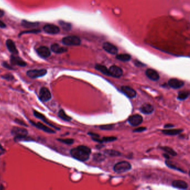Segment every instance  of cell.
<instances>
[{
  "mask_svg": "<svg viewBox=\"0 0 190 190\" xmlns=\"http://www.w3.org/2000/svg\"><path fill=\"white\" fill-rule=\"evenodd\" d=\"M90 153V148L85 146H79L70 151V155L73 158L82 162L88 160Z\"/></svg>",
  "mask_w": 190,
  "mask_h": 190,
  "instance_id": "obj_1",
  "label": "cell"
},
{
  "mask_svg": "<svg viewBox=\"0 0 190 190\" xmlns=\"http://www.w3.org/2000/svg\"><path fill=\"white\" fill-rule=\"evenodd\" d=\"M132 168V166L127 161H121L114 165V171L117 173H122L130 171Z\"/></svg>",
  "mask_w": 190,
  "mask_h": 190,
  "instance_id": "obj_2",
  "label": "cell"
},
{
  "mask_svg": "<svg viewBox=\"0 0 190 190\" xmlns=\"http://www.w3.org/2000/svg\"><path fill=\"white\" fill-rule=\"evenodd\" d=\"M11 133L17 139H22L26 138L28 134V131L24 128L15 127L11 130Z\"/></svg>",
  "mask_w": 190,
  "mask_h": 190,
  "instance_id": "obj_3",
  "label": "cell"
},
{
  "mask_svg": "<svg viewBox=\"0 0 190 190\" xmlns=\"http://www.w3.org/2000/svg\"><path fill=\"white\" fill-rule=\"evenodd\" d=\"M62 43L67 46H78L81 43V40L76 36H69L64 37Z\"/></svg>",
  "mask_w": 190,
  "mask_h": 190,
  "instance_id": "obj_4",
  "label": "cell"
},
{
  "mask_svg": "<svg viewBox=\"0 0 190 190\" xmlns=\"http://www.w3.org/2000/svg\"><path fill=\"white\" fill-rule=\"evenodd\" d=\"M46 73L47 70L46 69H33L27 71L26 74L29 78L35 79L43 77L46 74Z\"/></svg>",
  "mask_w": 190,
  "mask_h": 190,
  "instance_id": "obj_5",
  "label": "cell"
},
{
  "mask_svg": "<svg viewBox=\"0 0 190 190\" xmlns=\"http://www.w3.org/2000/svg\"><path fill=\"white\" fill-rule=\"evenodd\" d=\"M39 98L43 102H48L52 98V94L49 89L46 87H43L40 90Z\"/></svg>",
  "mask_w": 190,
  "mask_h": 190,
  "instance_id": "obj_6",
  "label": "cell"
},
{
  "mask_svg": "<svg viewBox=\"0 0 190 190\" xmlns=\"http://www.w3.org/2000/svg\"><path fill=\"white\" fill-rule=\"evenodd\" d=\"M36 52L39 56L42 58H48L51 55V51L47 46H41L37 49Z\"/></svg>",
  "mask_w": 190,
  "mask_h": 190,
  "instance_id": "obj_7",
  "label": "cell"
},
{
  "mask_svg": "<svg viewBox=\"0 0 190 190\" xmlns=\"http://www.w3.org/2000/svg\"><path fill=\"white\" fill-rule=\"evenodd\" d=\"M43 31L49 34H56L60 32V28L52 24H47L43 26Z\"/></svg>",
  "mask_w": 190,
  "mask_h": 190,
  "instance_id": "obj_8",
  "label": "cell"
},
{
  "mask_svg": "<svg viewBox=\"0 0 190 190\" xmlns=\"http://www.w3.org/2000/svg\"><path fill=\"white\" fill-rule=\"evenodd\" d=\"M109 72L110 76H112L114 78H119L121 77L123 75V70L121 68L115 66L113 65L109 69Z\"/></svg>",
  "mask_w": 190,
  "mask_h": 190,
  "instance_id": "obj_9",
  "label": "cell"
},
{
  "mask_svg": "<svg viewBox=\"0 0 190 190\" xmlns=\"http://www.w3.org/2000/svg\"><path fill=\"white\" fill-rule=\"evenodd\" d=\"M143 121V118L140 115L135 114L130 116L128 118V122L132 126H138Z\"/></svg>",
  "mask_w": 190,
  "mask_h": 190,
  "instance_id": "obj_10",
  "label": "cell"
},
{
  "mask_svg": "<svg viewBox=\"0 0 190 190\" xmlns=\"http://www.w3.org/2000/svg\"><path fill=\"white\" fill-rule=\"evenodd\" d=\"M121 90L125 95L130 98H134L137 94V93L135 90H134L132 88L129 86H121Z\"/></svg>",
  "mask_w": 190,
  "mask_h": 190,
  "instance_id": "obj_11",
  "label": "cell"
},
{
  "mask_svg": "<svg viewBox=\"0 0 190 190\" xmlns=\"http://www.w3.org/2000/svg\"><path fill=\"white\" fill-rule=\"evenodd\" d=\"M30 122L35 127H36V128L40 129V130H42L44 131L46 133H55V131L54 130H52L50 128H49L48 127H47L46 126H45V124H43V123H41V122H37V123L34 122V121H30Z\"/></svg>",
  "mask_w": 190,
  "mask_h": 190,
  "instance_id": "obj_12",
  "label": "cell"
},
{
  "mask_svg": "<svg viewBox=\"0 0 190 190\" xmlns=\"http://www.w3.org/2000/svg\"><path fill=\"white\" fill-rule=\"evenodd\" d=\"M11 63L14 65H18L21 67H24L27 65L26 62L23 60L21 58L16 56L15 55H11Z\"/></svg>",
  "mask_w": 190,
  "mask_h": 190,
  "instance_id": "obj_13",
  "label": "cell"
},
{
  "mask_svg": "<svg viewBox=\"0 0 190 190\" xmlns=\"http://www.w3.org/2000/svg\"><path fill=\"white\" fill-rule=\"evenodd\" d=\"M103 49L105 51L112 55H115L118 53V49L116 46L110 43L106 42L103 44Z\"/></svg>",
  "mask_w": 190,
  "mask_h": 190,
  "instance_id": "obj_14",
  "label": "cell"
},
{
  "mask_svg": "<svg viewBox=\"0 0 190 190\" xmlns=\"http://www.w3.org/2000/svg\"><path fill=\"white\" fill-rule=\"evenodd\" d=\"M168 84L173 89H179L184 86V82L177 79H171L169 80Z\"/></svg>",
  "mask_w": 190,
  "mask_h": 190,
  "instance_id": "obj_15",
  "label": "cell"
},
{
  "mask_svg": "<svg viewBox=\"0 0 190 190\" xmlns=\"http://www.w3.org/2000/svg\"><path fill=\"white\" fill-rule=\"evenodd\" d=\"M34 114L35 116L37 118H39L40 119L41 121H43V122L46 124H47L48 125L50 126V127H52V128H54L55 129L57 130H60V129L59 128H58L57 127H56L55 125L52 124V123H50L49 121H48V119L43 115V114L40 113L36 111H34Z\"/></svg>",
  "mask_w": 190,
  "mask_h": 190,
  "instance_id": "obj_16",
  "label": "cell"
},
{
  "mask_svg": "<svg viewBox=\"0 0 190 190\" xmlns=\"http://www.w3.org/2000/svg\"><path fill=\"white\" fill-rule=\"evenodd\" d=\"M172 186L173 187L181 189L186 190L188 188L189 185L187 182L182 180H174L172 183Z\"/></svg>",
  "mask_w": 190,
  "mask_h": 190,
  "instance_id": "obj_17",
  "label": "cell"
},
{
  "mask_svg": "<svg viewBox=\"0 0 190 190\" xmlns=\"http://www.w3.org/2000/svg\"><path fill=\"white\" fill-rule=\"evenodd\" d=\"M146 74L148 78L153 81H157L159 79L158 73L154 69H147L146 71Z\"/></svg>",
  "mask_w": 190,
  "mask_h": 190,
  "instance_id": "obj_18",
  "label": "cell"
},
{
  "mask_svg": "<svg viewBox=\"0 0 190 190\" xmlns=\"http://www.w3.org/2000/svg\"><path fill=\"white\" fill-rule=\"evenodd\" d=\"M140 111L145 114H150L154 111V108L150 104H145L140 108Z\"/></svg>",
  "mask_w": 190,
  "mask_h": 190,
  "instance_id": "obj_19",
  "label": "cell"
},
{
  "mask_svg": "<svg viewBox=\"0 0 190 190\" xmlns=\"http://www.w3.org/2000/svg\"><path fill=\"white\" fill-rule=\"evenodd\" d=\"M51 50L54 52L56 54H61L68 51L67 48L61 46L58 43H53L51 46Z\"/></svg>",
  "mask_w": 190,
  "mask_h": 190,
  "instance_id": "obj_20",
  "label": "cell"
},
{
  "mask_svg": "<svg viewBox=\"0 0 190 190\" xmlns=\"http://www.w3.org/2000/svg\"><path fill=\"white\" fill-rule=\"evenodd\" d=\"M6 46L7 48L9 50V52H11L12 54H15L17 55V54L18 53V50H17V48L16 47V45L15 43H14V41L11 40V39H8L6 41Z\"/></svg>",
  "mask_w": 190,
  "mask_h": 190,
  "instance_id": "obj_21",
  "label": "cell"
},
{
  "mask_svg": "<svg viewBox=\"0 0 190 190\" xmlns=\"http://www.w3.org/2000/svg\"><path fill=\"white\" fill-rule=\"evenodd\" d=\"M183 130L180 129H172V130H162V132L166 135L175 136L181 133Z\"/></svg>",
  "mask_w": 190,
  "mask_h": 190,
  "instance_id": "obj_22",
  "label": "cell"
},
{
  "mask_svg": "<svg viewBox=\"0 0 190 190\" xmlns=\"http://www.w3.org/2000/svg\"><path fill=\"white\" fill-rule=\"evenodd\" d=\"M95 69L99 71L102 73H103L104 75L110 76L109 75V69H107V68L104 65H100V64H96L95 65Z\"/></svg>",
  "mask_w": 190,
  "mask_h": 190,
  "instance_id": "obj_23",
  "label": "cell"
},
{
  "mask_svg": "<svg viewBox=\"0 0 190 190\" xmlns=\"http://www.w3.org/2000/svg\"><path fill=\"white\" fill-rule=\"evenodd\" d=\"M22 26L26 27V28H32L35 27L39 25L38 22H31L30 21H27L26 20H22L21 22Z\"/></svg>",
  "mask_w": 190,
  "mask_h": 190,
  "instance_id": "obj_24",
  "label": "cell"
},
{
  "mask_svg": "<svg viewBox=\"0 0 190 190\" xmlns=\"http://www.w3.org/2000/svg\"><path fill=\"white\" fill-rule=\"evenodd\" d=\"M58 116L60 118L64 121H69L71 120V118L68 116L63 109H60L59 111V112L58 113Z\"/></svg>",
  "mask_w": 190,
  "mask_h": 190,
  "instance_id": "obj_25",
  "label": "cell"
},
{
  "mask_svg": "<svg viewBox=\"0 0 190 190\" xmlns=\"http://www.w3.org/2000/svg\"><path fill=\"white\" fill-rule=\"evenodd\" d=\"M116 58L122 61H128L130 60L131 56L127 54H121L117 55L116 56Z\"/></svg>",
  "mask_w": 190,
  "mask_h": 190,
  "instance_id": "obj_26",
  "label": "cell"
},
{
  "mask_svg": "<svg viewBox=\"0 0 190 190\" xmlns=\"http://www.w3.org/2000/svg\"><path fill=\"white\" fill-rule=\"evenodd\" d=\"M190 95L189 91H181L178 93L177 99L180 100H184L186 99Z\"/></svg>",
  "mask_w": 190,
  "mask_h": 190,
  "instance_id": "obj_27",
  "label": "cell"
},
{
  "mask_svg": "<svg viewBox=\"0 0 190 190\" xmlns=\"http://www.w3.org/2000/svg\"><path fill=\"white\" fill-rule=\"evenodd\" d=\"M105 155H110V156H118L121 155V153L117 151L112 150V149H107L104 151Z\"/></svg>",
  "mask_w": 190,
  "mask_h": 190,
  "instance_id": "obj_28",
  "label": "cell"
},
{
  "mask_svg": "<svg viewBox=\"0 0 190 190\" xmlns=\"http://www.w3.org/2000/svg\"><path fill=\"white\" fill-rule=\"evenodd\" d=\"M105 158V155H102L101 153H95L93 155L94 160L98 162H100L103 161Z\"/></svg>",
  "mask_w": 190,
  "mask_h": 190,
  "instance_id": "obj_29",
  "label": "cell"
},
{
  "mask_svg": "<svg viewBox=\"0 0 190 190\" xmlns=\"http://www.w3.org/2000/svg\"><path fill=\"white\" fill-rule=\"evenodd\" d=\"M166 164L168 167H170V168H172V169H174V170H176L179 171H180V172H181L182 173H186L185 172V171H184L183 170H182L181 168L177 167L176 165L173 164V163L172 162H170V161H166Z\"/></svg>",
  "mask_w": 190,
  "mask_h": 190,
  "instance_id": "obj_30",
  "label": "cell"
},
{
  "mask_svg": "<svg viewBox=\"0 0 190 190\" xmlns=\"http://www.w3.org/2000/svg\"><path fill=\"white\" fill-rule=\"evenodd\" d=\"M162 149H163L166 152H167L168 154L173 156H176L177 155V153L172 148L168 147H164L161 148Z\"/></svg>",
  "mask_w": 190,
  "mask_h": 190,
  "instance_id": "obj_31",
  "label": "cell"
},
{
  "mask_svg": "<svg viewBox=\"0 0 190 190\" xmlns=\"http://www.w3.org/2000/svg\"><path fill=\"white\" fill-rule=\"evenodd\" d=\"M58 140H59V142H61L62 143H64L66 145H71L72 144L74 143V140L73 139L71 138H66V139H58Z\"/></svg>",
  "mask_w": 190,
  "mask_h": 190,
  "instance_id": "obj_32",
  "label": "cell"
},
{
  "mask_svg": "<svg viewBox=\"0 0 190 190\" xmlns=\"http://www.w3.org/2000/svg\"><path fill=\"white\" fill-rule=\"evenodd\" d=\"M59 24L60 26L62 27V28L65 31H69L71 29V24H70L69 23L65 22L64 21H60Z\"/></svg>",
  "mask_w": 190,
  "mask_h": 190,
  "instance_id": "obj_33",
  "label": "cell"
},
{
  "mask_svg": "<svg viewBox=\"0 0 190 190\" xmlns=\"http://www.w3.org/2000/svg\"><path fill=\"white\" fill-rule=\"evenodd\" d=\"M117 138L115 137H104L102 138L103 142H113L115 140H117Z\"/></svg>",
  "mask_w": 190,
  "mask_h": 190,
  "instance_id": "obj_34",
  "label": "cell"
},
{
  "mask_svg": "<svg viewBox=\"0 0 190 190\" xmlns=\"http://www.w3.org/2000/svg\"><path fill=\"white\" fill-rule=\"evenodd\" d=\"M1 77H2V78H3V79H5L7 81H11V80H13L14 79V77L11 74H5L4 75H2Z\"/></svg>",
  "mask_w": 190,
  "mask_h": 190,
  "instance_id": "obj_35",
  "label": "cell"
},
{
  "mask_svg": "<svg viewBox=\"0 0 190 190\" xmlns=\"http://www.w3.org/2000/svg\"><path fill=\"white\" fill-rule=\"evenodd\" d=\"M114 127V124H107L100 126V128L103 130H111L113 129Z\"/></svg>",
  "mask_w": 190,
  "mask_h": 190,
  "instance_id": "obj_36",
  "label": "cell"
},
{
  "mask_svg": "<svg viewBox=\"0 0 190 190\" xmlns=\"http://www.w3.org/2000/svg\"><path fill=\"white\" fill-rule=\"evenodd\" d=\"M40 30H31V31H24L22 33H21L20 35L23 34H29V33H40Z\"/></svg>",
  "mask_w": 190,
  "mask_h": 190,
  "instance_id": "obj_37",
  "label": "cell"
},
{
  "mask_svg": "<svg viewBox=\"0 0 190 190\" xmlns=\"http://www.w3.org/2000/svg\"><path fill=\"white\" fill-rule=\"evenodd\" d=\"M146 130H147V128L146 127H139L137 129L133 130V132H142Z\"/></svg>",
  "mask_w": 190,
  "mask_h": 190,
  "instance_id": "obj_38",
  "label": "cell"
},
{
  "mask_svg": "<svg viewBox=\"0 0 190 190\" xmlns=\"http://www.w3.org/2000/svg\"><path fill=\"white\" fill-rule=\"evenodd\" d=\"M15 121L16 123H17V124H20V125H22V126H25V127H27V125L26 124V123H25L24 121H21V120H20V119H15Z\"/></svg>",
  "mask_w": 190,
  "mask_h": 190,
  "instance_id": "obj_39",
  "label": "cell"
},
{
  "mask_svg": "<svg viewBox=\"0 0 190 190\" xmlns=\"http://www.w3.org/2000/svg\"><path fill=\"white\" fill-rule=\"evenodd\" d=\"M134 64L136 66H138V67H142V66H145V65L143 63H142L141 62H139L138 61L136 60L135 62H134Z\"/></svg>",
  "mask_w": 190,
  "mask_h": 190,
  "instance_id": "obj_40",
  "label": "cell"
},
{
  "mask_svg": "<svg viewBox=\"0 0 190 190\" xmlns=\"http://www.w3.org/2000/svg\"><path fill=\"white\" fill-rule=\"evenodd\" d=\"M3 67H5V68H7V69H10V70H11V69H14L9 64H8L6 62H4L3 63Z\"/></svg>",
  "mask_w": 190,
  "mask_h": 190,
  "instance_id": "obj_41",
  "label": "cell"
},
{
  "mask_svg": "<svg viewBox=\"0 0 190 190\" xmlns=\"http://www.w3.org/2000/svg\"><path fill=\"white\" fill-rule=\"evenodd\" d=\"M6 151L5 149L3 148V147H2V146L0 144V155H3L5 153Z\"/></svg>",
  "mask_w": 190,
  "mask_h": 190,
  "instance_id": "obj_42",
  "label": "cell"
},
{
  "mask_svg": "<svg viewBox=\"0 0 190 190\" xmlns=\"http://www.w3.org/2000/svg\"><path fill=\"white\" fill-rule=\"evenodd\" d=\"M88 134L90 135V136H91L92 137H99H99H100L99 134H97L96 133H94L93 132H89V133H88Z\"/></svg>",
  "mask_w": 190,
  "mask_h": 190,
  "instance_id": "obj_43",
  "label": "cell"
},
{
  "mask_svg": "<svg viewBox=\"0 0 190 190\" xmlns=\"http://www.w3.org/2000/svg\"><path fill=\"white\" fill-rule=\"evenodd\" d=\"M174 127V126L171 124H166L164 126V127L165 128H172Z\"/></svg>",
  "mask_w": 190,
  "mask_h": 190,
  "instance_id": "obj_44",
  "label": "cell"
},
{
  "mask_svg": "<svg viewBox=\"0 0 190 190\" xmlns=\"http://www.w3.org/2000/svg\"><path fill=\"white\" fill-rule=\"evenodd\" d=\"M6 27V24L2 21L0 20V27L1 28H5Z\"/></svg>",
  "mask_w": 190,
  "mask_h": 190,
  "instance_id": "obj_45",
  "label": "cell"
},
{
  "mask_svg": "<svg viewBox=\"0 0 190 190\" xmlns=\"http://www.w3.org/2000/svg\"><path fill=\"white\" fill-rule=\"evenodd\" d=\"M3 15H4V11L0 9V17L3 16Z\"/></svg>",
  "mask_w": 190,
  "mask_h": 190,
  "instance_id": "obj_46",
  "label": "cell"
},
{
  "mask_svg": "<svg viewBox=\"0 0 190 190\" xmlns=\"http://www.w3.org/2000/svg\"><path fill=\"white\" fill-rule=\"evenodd\" d=\"M164 157L166 158V159H169L170 158V156L168 154H164Z\"/></svg>",
  "mask_w": 190,
  "mask_h": 190,
  "instance_id": "obj_47",
  "label": "cell"
}]
</instances>
